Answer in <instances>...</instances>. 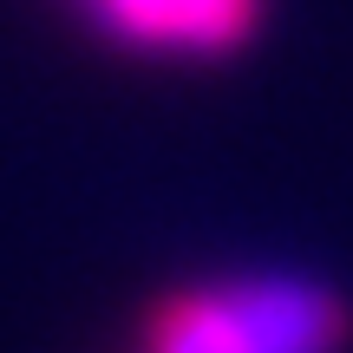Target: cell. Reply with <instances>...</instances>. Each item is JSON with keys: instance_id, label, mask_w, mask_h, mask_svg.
Listing matches in <instances>:
<instances>
[{"instance_id": "cell-1", "label": "cell", "mask_w": 353, "mask_h": 353, "mask_svg": "<svg viewBox=\"0 0 353 353\" xmlns=\"http://www.w3.org/2000/svg\"><path fill=\"white\" fill-rule=\"evenodd\" d=\"M347 307L301 275L190 281L144 314L131 353H341Z\"/></svg>"}, {"instance_id": "cell-2", "label": "cell", "mask_w": 353, "mask_h": 353, "mask_svg": "<svg viewBox=\"0 0 353 353\" xmlns=\"http://www.w3.org/2000/svg\"><path fill=\"white\" fill-rule=\"evenodd\" d=\"M92 33L138 59H229L255 39L268 0H72Z\"/></svg>"}]
</instances>
